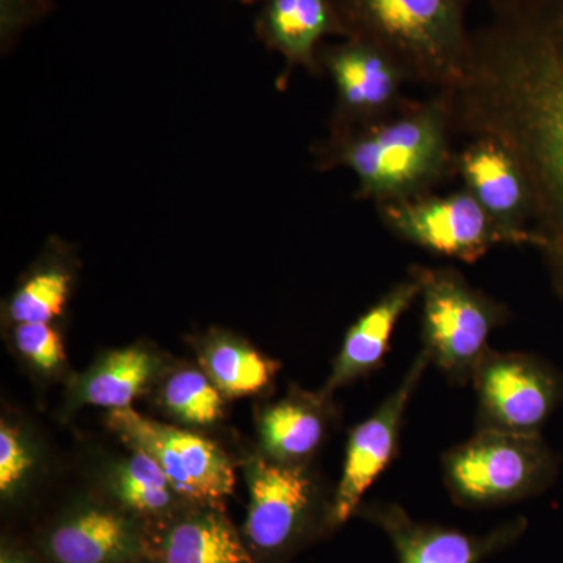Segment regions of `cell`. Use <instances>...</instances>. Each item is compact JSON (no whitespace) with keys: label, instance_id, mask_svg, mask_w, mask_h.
I'll use <instances>...</instances> for the list:
<instances>
[{"label":"cell","instance_id":"5bb4252c","mask_svg":"<svg viewBox=\"0 0 563 563\" xmlns=\"http://www.w3.org/2000/svg\"><path fill=\"white\" fill-rule=\"evenodd\" d=\"M151 563H257L225 507L188 506L147 526Z\"/></svg>","mask_w":563,"mask_h":563},{"label":"cell","instance_id":"30bf717a","mask_svg":"<svg viewBox=\"0 0 563 563\" xmlns=\"http://www.w3.org/2000/svg\"><path fill=\"white\" fill-rule=\"evenodd\" d=\"M32 543L46 563L147 561V526L96 492L63 504Z\"/></svg>","mask_w":563,"mask_h":563},{"label":"cell","instance_id":"ffe728a7","mask_svg":"<svg viewBox=\"0 0 563 563\" xmlns=\"http://www.w3.org/2000/svg\"><path fill=\"white\" fill-rule=\"evenodd\" d=\"M99 465L95 492L124 512L151 526L190 506L180 498L168 476L150 454L125 446Z\"/></svg>","mask_w":563,"mask_h":563},{"label":"cell","instance_id":"277c9868","mask_svg":"<svg viewBox=\"0 0 563 563\" xmlns=\"http://www.w3.org/2000/svg\"><path fill=\"white\" fill-rule=\"evenodd\" d=\"M250 503L242 533L257 563H290L336 531L333 490L310 465H285L261 451L244 463Z\"/></svg>","mask_w":563,"mask_h":563},{"label":"cell","instance_id":"44dd1931","mask_svg":"<svg viewBox=\"0 0 563 563\" xmlns=\"http://www.w3.org/2000/svg\"><path fill=\"white\" fill-rule=\"evenodd\" d=\"M191 344L198 365L228 401L268 391L282 369L279 361L224 329L196 335Z\"/></svg>","mask_w":563,"mask_h":563},{"label":"cell","instance_id":"4fadbf2b","mask_svg":"<svg viewBox=\"0 0 563 563\" xmlns=\"http://www.w3.org/2000/svg\"><path fill=\"white\" fill-rule=\"evenodd\" d=\"M322 73L335 84L336 110L332 125L363 124L380 120L402 106L406 77L379 49L346 38L320 51Z\"/></svg>","mask_w":563,"mask_h":563},{"label":"cell","instance_id":"7c38bea8","mask_svg":"<svg viewBox=\"0 0 563 563\" xmlns=\"http://www.w3.org/2000/svg\"><path fill=\"white\" fill-rule=\"evenodd\" d=\"M355 518H362L387 537L398 563H484L514 547L529 526L526 518L517 517L487 532H465L415 520L395 501H363Z\"/></svg>","mask_w":563,"mask_h":563},{"label":"cell","instance_id":"484cf974","mask_svg":"<svg viewBox=\"0 0 563 563\" xmlns=\"http://www.w3.org/2000/svg\"><path fill=\"white\" fill-rule=\"evenodd\" d=\"M0 563H46L32 542L3 533L0 540Z\"/></svg>","mask_w":563,"mask_h":563},{"label":"cell","instance_id":"52a82bcc","mask_svg":"<svg viewBox=\"0 0 563 563\" xmlns=\"http://www.w3.org/2000/svg\"><path fill=\"white\" fill-rule=\"evenodd\" d=\"M476 429L537 435L561 409L563 373L529 352L488 350L474 372Z\"/></svg>","mask_w":563,"mask_h":563},{"label":"cell","instance_id":"6da1fadb","mask_svg":"<svg viewBox=\"0 0 563 563\" xmlns=\"http://www.w3.org/2000/svg\"><path fill=\"white\" fill-rule=\"evenodd\" d=\"M465 74L439 92L453 133L490 139L523 173L532 247L563 306V0H490Z\"/></svg>","mask_w":563,"mask_h":563},{"label":"cell","instance_id":"603a6c76","mask_svg":"<svg viewBox=\"0 0 563 563\" xmlns=\"http://www.w3.org/2000/svg\"><path fill=\"white\" fill-rule=\"evenodd\" d=\"M157 402L163 412L187 428H211L222 420L228 399L214 387L201 366L166 369L158 380Z\"/></svg>","mask_w":563,"mask_h":563},{"label":"cell","instance_id":"cb8c5ba5","mask_svg":"<svg viewBox=\"0 0 563 563\" xmlns=\"http://www.w3.org/2000/svg\"><path fill=\"white\" fill-rule=\"evenodd\" d=\"M43 468V448L32 429L2 415L0 420V501L20 509L31 498Z\"/></svg>","mask_w":563,"mask_h":563},{"label":"cell","instance_id":"9a60e30c","mask_svg":"<svg viewBox=\"0 0 563 563\" xmlns=\"http://www.w3.org/2000/svg\"><path fill=\"white\" fill-rule=\"evenodd\" d=\"M457 173L515 246H531V199L523 173L498 141L474 139L457 155Z\"/></svg>","mask_w":563,"mask_h":563},{"label":"cell","instance_id":"d4e9b609","mask_svg":"<svg viewBox=\"0 0 563 563\" xmlns=\"http://www.w3.org/2000/svg\"><path fill=\"white\" fill-rule=\"evenodd\" d=\"M11 344L22 362L41 377L62 376L68 366L62 333L52 322L10 325Z\"/></svg>","mask_w":563,"mask_h":563},{"label":"cell","instance_id":"e0dca14e","mask_svg":"<svg viewBox=\"0 0 563 563\" xmlns=\"http://www.w3.org/2000/svg\"><path fill=\"white\" fill-rule=\"evenodd\" d=\"M336 417L333 396L291 385L284 398L258 410L261 453L285 465H310L328 440Z\"/></svg>","mask_w":563,"mask_h":563},{"label":"cell","instance_id":"ac0fdd59","mask_svg":"<svg viewBox=\"0 0 563 563\" xmlns=\"http://www.w3.org/2000/svg\"><path fill=\"white\" fill-rule=\"evenodd\" d=\"M168 368L161 352L146 343L102 352L90 368L70 380L65 412L84 407L129 409L133 401L157 387Z\"/></svg>","mask_w":563,"mask_h":563},{"label":"cell","instance_id":"d6986e66","mask_svg":"<svg viewBox=\"0 0 563 563\" xmlns=\"http://www.w3.org/2000/svg\"><path fill=\"white\" fill-rule=\"evenodd\" d=\"M258 38L287 62L277 87L287 85L291 69L322 73L320 43L324 36H344L333 0H262L255 22Z\"/></svg>","mask_w":563,"mask_h":563},{"label":"cell","instance_id":"3957f363","mask_svg":"<svg viewBox=\"0 0 563 563\" xmlns=\"http://www.w3.org/2000/svg\"><path fill=\"white\" fill-rule=\"evenodd\" d=\"M468 0H333L346 38L384 52L407 81L435 95L461 81L472 52Z\"/></svg>","mask_w":563,"mask_h":563},{"label":"cell","instance_id":"8fae6325","mask_svg":"<svg viewBox=\"0 0 563 563\" xmlns=\"http://www.w3.org/2000/svg\"><path fill=\"white\" fill-rule=\"evenodd\" d=\"M429 366H432L431 357L421 350L395 390L368 418L351 429L342 474L333 488V523L336 529L355 517L366 493L398 459L407 412Z\"/></svg>","mask_w":563,"mask_h":563},{"label":"cell","instance_id":"5b68a950","mask_svg":"<svg viewBox=\"0 0 563 563\" xmlns=\"http://www.w3.org/2000/svg\"><path fill=\"white\" fill-rule=\"evenodd\" d=\"M562 457L543 433L476 429L442 457L444 488L463 509H495L536 498L561 476Z\"/></svg>","mask_w":563,"mask_h":563},{"label":"cell","instance_id":"9c48e42d","mask_svg":"<svg viewBox=\"0 0 563 563\" xmlns=\"http://www.w3.org/2000/svg\"><path fill=\"white\" fill-rule=\"evenodd\" d=\"M385 228L404 242L440 257L476 263L496 246L515 244L468 190L377 206Z\"/></svg>","mask_w":563,"mask_h":563},{"label":"cell","instance_id":"7402d4cb","mask_svg":"<svg viewBox=\"0 0 563 563\" xmlns=\"http://www.w3.org/2000/svg\"><path fill=\"white\" fill-rule=\"evenodd\" d=\"M76 276L73 252L60 240H51L7 301L3 317L9 325L58 320L68 307Z\"/></svg>","mask_w":563,"mask_h":563},{"label":"cell","instance_id":"83f0119b","mask_svg":"<svg viewBox=\"0 0 563 563\" xmlns=\"http://www.w3.org/2000/svg\"><path fill=\"white\" fill-rule=\"evenodd\" d=\"M141 563H151L150 561H144V562H141Z\"/></svg>","mask_w":563,"mask_h":563},{"label":"cell","instance_id":"7a4b0ae2","mask_svg":"<svg viewBox=\"0 0 563 563\" xmlns=\"http://www.w3.org/2000/svg\"><path fill=\"white\" fill-rule=\"evenodd\" d=\"M451 135L446 106L435 95L431 101H406L380 120L332 125L314 161L322 172L351 169L358 180L357 198L380 206L429 195L457 172Z\"/></svg>","mask_w":563,"mask_h":563},{"label":"cell","instance_id":"ba28073f","mask_svg":"<svg viewBox=\"0 0 563 563\" xmlns=\"http://www.w3.org/2000/svg\"><path fill=\"white\" fill-rule=\"evenodd\" d=\"M107 426L125 446L154 459L190 506H221L235 490V470L221 446L201 433L144 417L135 409L109 410Z\"/></svg>","mask_w":563,"mask_h":563},{"label":"cell","instance_id":"8992f818","mask_svg":"<svg viewBox=\"0 0 563 563\" xmlns=\"http://www.w3.org/2000/svg\"><path fill=\"white\" fill-rule=\"evenodd\" d=\"M421 350L451 384L466 387L509 310L451 266H421Z\"/></svg>","mask_w":563,"mask_h":563},{"label":"cell","instance_id":"4316f807","mask_svg":"<svg viewBox=\"0 0 563 563\" xmlns=\"http://www.w3.org/2000/svg\"><path fill=\"white\" fill-rule=\"evenodd\" d=\"M243 2L252 3V2H257V0H243Z\"/></svg>","mask_w":563,"mask_h":563},{"label":"cell","instance_id":"2e32d148","mask_svg":"<svg viewBox=\"0 0 563 563\" xmlns=\"http://www.w3.org/2000/svg\"><path fill=\"white\" fill-rule=\"evenodd\" d=\"M421 288V266H412L406 279L393 285L347 329L321 391L333 396L340 388L372 376L384 365L396 325L420 299Z\"/></svg>","mask_w":563,"mask_h":563}]
</instances>
